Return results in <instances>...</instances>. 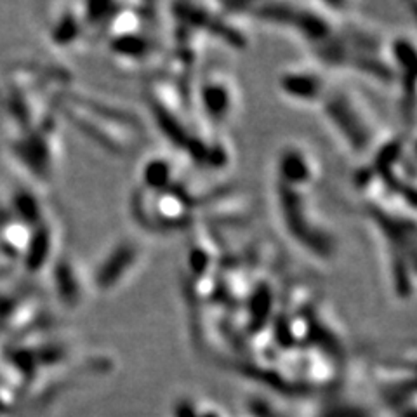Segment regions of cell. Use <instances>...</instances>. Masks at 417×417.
Wrapping results in <instances>:
<instances>
[{
  "label": "cell",
  "instance_id": "cell-2",
  "mask_svg": "<svg viewBox=\"0 0 417 417\" xmlns=\"http://www.w3.org/2000/svg\"><path fill=\"white\" fill-rule=\"evenodd\" d=\"M318 108L334 136L362 162L369 160L386 137L365 101L343 83L334 82Z\"/></svg>",
  "mask_w": 417,
  "mask_h": 417
},
{
  "label": "cell",
  "instance_id": "cell-5",
  "mask_svg": "<svg viewBox=\"0 0 417 417\" xmlns=\"http://www.w3.org/2000/svg\"><path fill=\"white\" fill-rule=\"evenodd\" d=\"M144 249L136 238L114 242L90 271V287L97 294H111L124 287L143 263Z\"/></svg>",
  "mask_w": 417,
  "mask_h": 417
},
{
  "label": "cell",
  "instance_id": "cell-7",
  "mask_svg": "<svg viewBox=\"0 0 417 417\" xmlns=\"http://www.w3.org/2000/svg\"><path fill=\"white\" fill-rule=\"evenodd\" d=\"M320 160L306 144L291 141L278 150L273 164V179L301 188H315L320 181Z\"/></svg>",
  "mask_w": 417,
  "mask_h": 417
},
{
  "label": "cell",
  "instance_id": "cell-1",
  "mask_svg": "<svg viewBox=\"0 0 417 417\" xmlns=\"http://www.w3.org/2000/svg\"><path fill=\"white\" fill-rule=\"evenodd\" d=\"M273 210L278 226L301 254L315 263L329 264L339 254V240L313 200V188L273 179Z\"/></svg>",
  "mask_w": 417,
  "mask_h": 417
},
{
  "label": "cell",
  "instance_id": "cell-3",
  "mask_svg": "<svg viewBox=\"0 0 417 417\" xmlns=\"http://www.w3.org/2000/svg\"><path fill=\"white\" fill-rule=\"evenodd\" d=\"M68 111H71L68 115L78 129L111 155H127L141 136L139 118L114 101L93 100V96L83 94L81 100L68 104Z\"/></svg>",
  "mask_w": 417,
  "mask_h": 417
},
{
  "label": "cell",
  "instance_id": "cell-8",
  "mask_svg": "<svg viewBox=\"0 0 417 417\" xmlns=\"http://www.w3.org/2000/svg\"><path fill=\"white\" fill-rule=\"evenodd\" d=\"M181 177L183 174H181V167L177 165V162L169 155L157 153L148 157L141 165L137 186H143L151 191H160L174 186Z\"/></svg>",
  "mask_w": 417,
  "mask_h": 417
},
{
  "label": "cell",
  "instance_id": "cell-4",
  "mask_svg": "<svg viewBox=\"0 0 417 417\" xmlns=\"http://www.w3.org/2000/svg\"><path fill=\"white\" fill-rule=\"evenodd\" d=\"M191 107L198 114L200 124L210 129L223 130L237 117L240 107V93L235 78L223 70L207 71L195 78L191 86Z\"/></svg>",
  "mask_w": 417,
  "mask_h": 417
},
{
  "label": "cell",
  "instance_id": "cell-6",
  "mask_svg": "<svg viewBox=\"0 0 417 417\" xmlns=\"http://www.w3.org/2000/svg\"><path fill=\"white\" fill-rule=\"evenodd\" d=\"M332 75L325 68L311 64H292L280 71L277 87L285 100L301 107H318L332 87Z\"/></svg>",
  "mask_w": 417,
  "mask_h": 417
}]
</instances>
